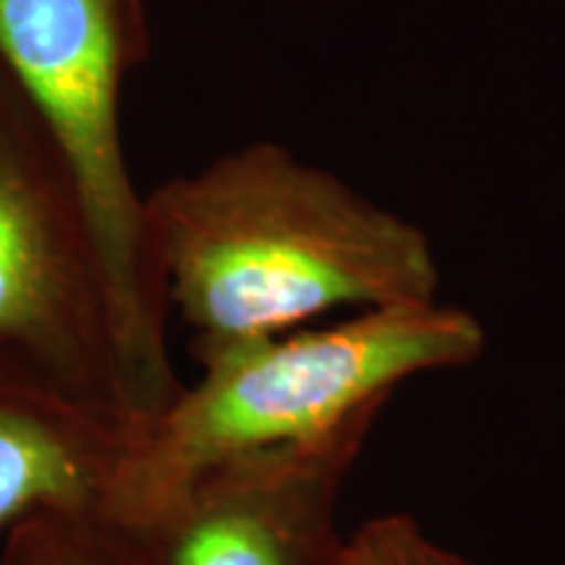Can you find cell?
Returning a JSON list of instances; mask_svg holds the SVG:
<instances>
[{
    "mask_svg": "<svg viewBox=\"0 0 565 565\" xmlns=\"http://www.w3.org/2000/svg\"><path fill=\"white\" fill-rule=\"evenodd\" d=\"M487 333L450 303L362 309L317 330L257 338L196 359L200 380L158 414L134 419L97 511L145 532L231 458L309 440L429 372L475 364Z\"/></svg>",
    "mask_w": 565,
    "mask_h": 565,
    "instance_id": "cell-2",
    "label": "cell"
},
{
    "mask_svg": "<svg viewBox=\"0 0 565 565\" xmlns=\"http://www.w3.org/2000/svg\"><path fill=\"white\" fill-rule=\"evenodd\" d=\"M0 356L124 406L108 286L61 147L0 63Z\"/></svg>",
    "mask_w": 565,
    "mask_h": 565,
    "instance_id": "cell-4",
    "label": "cell"
},
{
    "mask_svg": "<svg viewBox=\"0 0 565 565\" xmlns=\"http://www.w3.org/2000/svg\"><path fill=\"white\" fill-rule=\"evenodd\" d=\"M0 565H152L145 534L87 508H40L6 532Z\"/></svg>",
    "mask_w": 565,
    "mask_h": 565,
    "instance_id": "cell-7",
    "label": "cell"
},
{
    "mask_svg": "<svg viewBox=\"0 0 565 565\" xmlns=\"http://www.w3.org/2000/svg\"><path fill=\"white\" fill-rule=\"evenodd\" d=\"M338 565H477L440 545L406 513H385L364 521L345 536Z\"/></svg>",
    "mask_w": 565,
    "mask_h": 565,
    "instance_id": "cell-8",
    "label": "cell"
},
{
    "mask_svg": "<svg viewBox=\"0 0 565 565\" xmlns=\"http://www.w3.org/2000/svg\"><path fill=\"white\" fill-rule=\"evenodd\" d=\"M150 53L145 0H0V63L61 147L108 286L126 412L152 416L183 383L168 351V288L124 150V89Z\"/></svg>",
    "mask_w": 565,
    "mask_h": 565,
    "instance_id": "cell-3",
    "label": "cell"
},
{
    "mask_svg": "<svg viewBox=\"0 0 565 565\" xmlns=\"http://www.w3.org/2000/svg\"><path fill=\"white\" fill-rule=\"evenodd\" d=\"M134 419L0 356V532L40 508L100 503Z\"/></svg>",
    "mask_w": 565,
    "mask_h": 565,
    "instance_id": "cell-6",
    "label": "cell"
},
{
    "mask_svg": "<svg viewBox=\"0 0 565 565\" xmlns=\"http://www.w3.org/2000/svg\"><path fill=\"white\" fill-rule=\"evenodd\" d=\"M145 207L194 359L335 309L437 301L440 267L419 225L275 141L160 183Z\"/></svg>",
    "mask_w": 565,
    "mask_h": 565,
    "instance_id": "cell-1",
    "label": "cell"
},
{
    "mask_svg": "<svg viewBox=\"0 0 565 565\" xmlns=\"http://www.w3.org/2000/svg\"><path fill=\"white\" fill-rule=\"evenodd\" d=\"M383 408L204 471L145 529L152 565H338V508Z\"/></svg>",
    "mask_w": 565,
    "mask_h": 565,
    "instance_id": "cell-5",
    "label": "cell"
}]
</instances>
